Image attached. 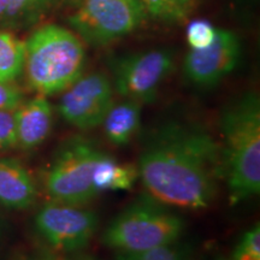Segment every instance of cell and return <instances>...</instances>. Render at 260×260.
Returning a JSON list of instances; mask_svg holds the SVG:
<instances>
[{
    "label": "cell",
    "mask_w": 260,
    "mask_h": 260,
    "mask_svg": "<svg viewBox=\"0 0 260 260\" xmlns=\"http://www.w3.org/2000/svg\"><path fill=\"white\" fill-rule=\"evenodd\" d=\"M86 61L80 38L58 24L41 25L25 41L27 82L40 95L67 89L83 74Z\"/></svg>",
    "instance_id": "3957f363"
},
{
    "label": "cell",
    "mask_w": 260,
    "mask_h": 260,
    "mask_svg": "<svg viewBox=\"0 0 260 260\" xmlns=\"http://www.w3.org/2000/svg\"><path fill=\"white\" fill-rule=\"evenodd\" d=\"M217 28L206 19H195L187 27V42L190 50H201L210 46L216 37Z\"/></svg>",
    "instance_id": "ffe728a7"
},
{
    "label": "cell",
    "mask_w": 260,
    "mask_h": 260,
    "mask_svg": "<svg viewBox=\"0 0 260 260\" xmlns=\"http://www.w3.org/2000/svg\"><path fill=\"white\" fill-rule=\"evenodd\" d=\"M73 260H96V259L89 254H79L75 256Z\"/></svg>",
    "instance_id": "cb8c5ba5"
},
{
    "label": "cell",
    "mask_w": 260,
    "mask_h": 260,
    "mask_svg": "<svg viewBox=\"0 0 260 260\" xmlns=\"http://www.w3.org/2000/svg\"><path fill=\"white\" fill-rule=\"evenodd\" d=\"M139 180L138 168L121 164L106 152L96 162L93 172V184L98 190H129Z\"/></svg>",
    "instance_id": "5bb4252c"
},
{
    "label": "cell",
    "mask_w": 260,
    "mask_h": 260,
    "mask_svg": "<svg viewBox=\"0 0 260 260\" xmlns=\"http://www.w3.org/2000/svg\"><path fill=\"white\" fill-rule=\"evenodd\" d=\"M191 246L180 240L170 245L139 253H117L116 260H190Z\"/></svg>",
    "instance_id": "ac0fdd59"
},
{
    "label": "cell",
    "mask_w": 260,
    "mask_h": 260,
    "mask_svg": "<svg viewBox=\"0 0 260 260\" xmlns=\"http://www.w3.org/2000/svg\"><path fill=\"white\" fill-rule=\"evenodd\" d=\"M38 197L27 169L12 158H0V204L11 210L29 209Z\"/></svg>",
    "instance_id": "7c38bea8"
},
{
    "label": "cell",
    "mask_w": 260,
    "mask_h": 260,
    "mask_svg": "<svg viewBox=\"0 0 260 260\" xmlns=\"http://www.w3.org/2000/svg\"><path fill=\"white\" fill-rule=\"evenodd\" d=\"M25 260H58V258L57 256H54L53 254H51V253L41 252L32 256H29V258Z\"/></svg>",
    "instance_id": "603a6c76"
},
{
    "label": "cell",
    "mask_w": 260,
    "mask_h": 260,
    "mask_svg": "<svg viewBox=\"0 0 260 260\" xmlns=\"http://www.w3.org/2000/svg\"><path fill=\"white\" fill-rule=\"evenodd\" d=\"M136 168L146 194L172 209H207L224 182L220 141L197 123L159 125L146 140Z\"/></svg>",
    "instance_id": "6da1fadb"
},
{
    "label": "cell",
    "mask_w": 260,
    "mask_h": 260,
    "mask_svg": "<svg viewBox=\"0 0 260 260\" xmlns=\"http://www.w3.org/2000/svg\"><path fill=\"white\" fill-rule=\"evenodd\" d=\"M98 216L79 205L52 201L38 211L35 229L58 252H80L96 233Z\"/></svg>",
    "instance_id": "ba28073f"
},
{
    "label": "cell",
    "mask_w": 260,
    "mask_h": 260,
    "mask_svg": "<svg viewBox=\"0 0 260 260\" xmlns=\"http://www.w3.org/2000/svg\"><path fill=\"white\" fill-rule=\"evenodd\" d=\"M184 219L172 207L145 194L116 216L103 234V242L117 253H139L178 241Z\"/></svg>",
    "instance_id": "277c9868"
},
{
    "label": "cell",
    "mask_w": 260,
    "mask_h": 260,
    "mask_svg": "<svg viewBox=\"0 0 260 260\" xmlns=\"http://www.w3.org/2000/svg\"><path fill=\"white\" fill-rule=\"evenodd\" d=\"M25 42L14 32L0 30V82H14L24 70Z\"/></svg>",
    "instance_id": "2e32d148"
},
{
    "label": "cell",
    "mask_w": 260,
    "mask_h": 260,
    "mask_svg": "<svg viewBox=\"0 0 260 260\" xmlns=\"http://www.w3.org/2000/svg\"><path fill=\"white\" fill-rule=\"evenodd\" d=\"M105 152L83 136H74L58 149L45 178L52 201L83 206L98 197L93 184L96 162Z\"/></svg>",
    "instance_id": "5b68a950"
},
{
    "label": "cell",
    "mask_w": 260,
    "mask_h": 260,
    "mask_svg": "<svg viewBox=\"0 0 260 260\" xmlns=\"http://www.w3.org/2000/svg\"><path fill=\"white\" fill-rule=\"evenodd\" d=\"M2 239H3V225H2V222H0V243H2Z\"/></svg>",
    "instance_id": "d4e9b609"
},
{
    "label": "cell",
    "mask_w": 260,
    "mask_h": 260,
    "mask_svg": "<svg viewBox=\"0 0 260 260\" xmlns=\"http://www.w3.org/2000/svg\"><path fill=\"white\" fill-rule=\"evenodd\" d=\"M229 260H260V225L258 223L242 234Z\"/></svg>",
    "instance_id": "d6986e66"
},
{
    "label": "cell",
    "mask_w": 260,
    "mask_h": 260,
    "mask_svg": "<svg viewBox=\"0 0 260 260\" xmlns=\"http://www.w3.org/2000/svg\"><path fill=\"white\" fill-rule=\"evenodd\" d=\"M146 16L168 24L184 23L193 14L198 0H139Z\"/></svg>",
    "instance_id": "e0dca14e"
},
{
    "label": "cell",
    "mask_w": 260,
    "mask_h": 260,
    "mask_svg": "<svg viewBox=\"0 0 260 260\" xmlns=\"http://www.w3.org/2000/svg\"><path fill=\"white\" fill-rule=\"evenodd\" d=\"M17 146L15 111L0 110V151Z\"/></svg>",
    "instance_id": "44dd1931"
},
{
    "label": "cell",
    "mask_w": 260,
    "mask_h": 260,
    "mask_svg": "<svg viewBox=\"0 0 260 260\" xmlns=\"http://www.w3.org/2000/svg\"><path fill=\"white\" fill-rule=\"evenodd\" d=\"M224 183L232 205L260 191V99L246 92L230 102L219 117Z\"/></svg>",
    "instance_id": "7a4b0ae2"
},
{
    "label": "cell",
    "mask_w": 260,
    "mask_h": 260,
    "mask_svg": "<svg viewBox=\"0 0 260 260\" xmlns=\"http://www.w3.org/2000/svg\"><path fill=\"white\" fill-rule=\"evenodd\" d=\"M56 0H0V28L32 24Z\"/></svg>",
    "instance_id": "9a60e30c"
},
{
    "label": "cell",
    "mask_w": 260,
    "mask_h": 260,
    "mask_svg": "<svg viewBox=\"0 0 260 260\" xmlns=\"http://www.w3.org/2000/svg\"><path fill=\"white\" fill-rule=\"evenodd\" d=\"M102 125L106 139L112 145L119 147L128 145L141 125V103L125 99L119 104H113Z\"/></svg>",
    "instance_id": "4fadbf2b"
},
{
    "label": "cell",
    "mask_w": 260,
    "mask_h": 260,
    "mask_svg": "<svg viewBox=\"0 0 260 260\" xmlns=\"http://www.w3.org/2000/svg\"><path fill=\"white\" fill-rule=\"evenodd\" d=\"M174 68L171 52L160 48L121 57L113 64V89L125 99L149 103Z\"/></svg>",
    "instance_id": "52a82bcc"
},
{
    "label": "cell",
    "mask_w": 260,
    "mask_h": 260,
    "mask_svg": "<svg viewBox=\"0 0 260 260\" xmlns=\"http://www.w3.org/2000/svg\"><path fill=\"white\" fill-rule=\"evenodd\" d=\"M113 104L111 80L104 73H90L63 90L58 111L65 122L86 132L103 124Z\"/></svg>",
    "instance_id": "9c48e42d"
},
{
    "label": "cell",
    "mask_w": 260,
    "mask_h": 260,
    "mask_svg": "<svg viewBox=\"0 0 260 260\" xmlns=\"http://www.w3.org/2000/svg\"><path fill=\"white\" fill-rule=\"evenodd\" d=\"M23 103V94L14 82H0V110L15 111Z\"/></svg>",
    "instance_id": "7402d4cb"
},
{
    "label": "cell",
    "mask_w": 260,
    "mask_h": 260,
    "mask_svg": "<svg viewBox=\"0 0 260 260\" xmlns=\"http://www.w3.org/2000/svg\"><path fill=\"white\" fill-rule=\"evenodd\" d=\"M145 18L139 0H81L68 22L87 44L105 46L136 30Z\"/></svg>",
    "instance_id": "8992f818"
},
{
    "label": "cell",
    "mask_w": 260,
    "mask_h": 260,
    "mask_svg": "<svg viewBox=\"0 0 260 260\" xmlns=\"http://www.w3.org/2000/svg\"><path fill=\"white\" fill-rule=\"evenodd\" d=\"M242 47L236 32L217 29L210 46L190 50L183 60L187 80L200 87H212L236 69L241 59Z\"/></svg>",
    "instance_id": "30bf717a"
},
{
    "label": "cell",
    "mask_w": 260,
    "mask_h": 260,
    "mask_svg": "<svg viewBox=\"0 0 260 260\" xmlns=\"http://www.w3.org/2000/svg\"><path fill=\"white\" fill-rule=\"evenodd\" d=\"M17 146L23 149H34L50 135L53 123L52 105L45 95L23 102L15 110Z\"/></svg>",
    "instance_id": "8fae6325"
},
{
    "label": "cell",
    "mask_w": 260,
    "mask_h": 260,
    "mask_svg": "<svg viewBox=\"0 0 260 260\" xmlns=\"http://www.w3.org/2000/svg\"><path fill=\"white\" fill-rule=\"evenodd\" d=\"M212 260H229V258H225V256H217V258H214Z\"/></svg>",
    "instance_id": "484cf974"
}]
</instances>
